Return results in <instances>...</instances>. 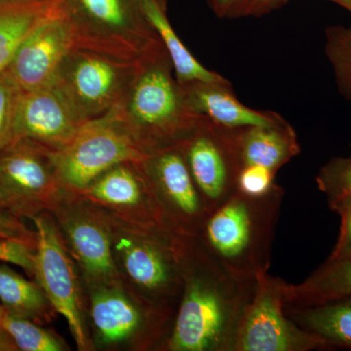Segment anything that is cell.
Wrapping results in <instances>:
<instances>
[{
    "mask_svg": "<svg viewBox=\"0 0 351 351\" xmlns=\"http://www.w3.org/2000/svg\"><path fill=\"white\" fill-rule=\"evenodd\" d=\"M173 241L184 286L168 350L234 351L257 280L230 274L195 235L179 233Z\"/></svg>",
    "mask_w": 351,
    "mask_h": 351,
    "instance_id": "6da1fadb",
    "label": "cell"
},
{
    "mask_svg": "<svg viewBox=\"0 0 351 351\" xmlns=\"http://www.w3.org/2000/svg\"><path fill=\"white\" fill-rule=\"evenodd\" d=\"M108 113L147 154L179 145L198 117L186 104L163 43L138 62L126 91Z\"/></svg>",
    "mask_w": 351,
    "mask_h": 351,
    "instance_id": "7a4b0ae2",
    "label": "cell"
},
{
    "mask_svg": "<svg viewBox=\"0 0 351 351\" xmlns=\"http://www.w3.org/2000/svg\"><path fill=\"white\" fill-rule=\"evenodd\" d=\"M283 197L278 184L258 197L237 191L209 214L195 237L230 274L257 280L269 272Z\"/></svg>",
    "mask_w": 351,
    "mask_h": 351,
    "instance_id": "3957f363",
    "label": "cell"
},
{
    "mask_svg": "<svg viewBox=\"0 0 351 351\" xmlns=\"http://www.w3.org/2000/svg\"><path fill=\"white\" fill-rule=\"evenodd\" d=\"M58 8L75 47L138 62L162 43L143 0H59Z\"/></svg>",
    "mask_w": 351,
    "mask_h": 351,
    "instance_id": "277c9868",
    "label": "cell"
},
{
    "mask_svg": "<svg viewBox=\"0 0 351 351\" xmlns=\"http://www.w3.org/2000/svg\"><path fill=\"white\" fill-rule=\"evenodd\" d=\"M138 62L71 46L58 66L52 85L76 117L87 123L107 114L119 103Z\"/></svg>",
    "mask_w": 351,
    "mask_h": 351,
    "instance_id": "5b68a950",
    "label": "cell"
},
{
    "mask_svg": "<svg viewBox=\"0 0 351 351\" xmlns=\"http://www.w3.org/2000/svg\"><path fill=\"white\" fill-rule=\"evenodd\" d=\"M112 115L83 124L66 147L54 152L62 189L83 191L106 171L123 162L141 163L145 156Z\"/></svg>",
    "mask_w": 351,
    "mask_h": 351,
    "instance_id": "8992f818",
    "label": "cell"
},
{
    "mask_svg": "<svg viewBox=\"0 0 351 351\" xmlns=\"http://www.w3.org/2000/svg\"><path fill=\"white\" fill-rule=\"evenodd\" d=\"M179 147L209 214L239 191L243 165L232 128L198 115Z\"/></svg>",
    "mask_w": 351,
    "mask_h": 351,
    "instance_id": "52a82bcc",
    "label": "cell"
},
{
    "mask_svg": "<svg viewBox=\"0 0 351 351\" xmlns=\"http://www.w3.org/2000/svg\"><path fill=\"white\" fill-rule=\"evenodd\" d=\"M287 282L269 272L258 277L241 325L234 351H311L330 348L327 341L304 331L285 311Z\"/></svg>",
    "mask_w": 351,
    "mask_h": 351,
    "instance_id": "ba28073f",
    "label": "cell"
},
{
    "mask_svg": "<svg viewBox=\"0 0 351 351\" xmlns=\"http://www.w3.org/2000/svg\"><path fill=\"white\" fill-rule=\"evenodd\" d=\"M61 189L52 149L18 137L0 151V193L14 216H36L52 204Z\"/></svg>",
    "mask_w": 351,
    "mask_h": 351,
    "instance_id": "9c48e42d",
    "label": "cell"
},
{
    "mask_svg": "<svg viewBox=\"0 0 351 351\" xmlns=\"http://www.w3.org/2000/svg\"><path fill=\"white\" fill-rule=\"evenodd\" d=\"M141 164L163 217L167 214L179 233L197 234L209 212L179 145L149 152Z\"/></svg>",
    "mask_w": 351,
    "mask_h": 351,
    "instance_id": "30bf717a",
    "label": "cell"
},
{
    "mask_svg": "<svg viewBox=\"0 0 351 351\" xmlns=\"http://www.w3.org/2000/svg\"><path fill=\"white\" fill-rule=\"evenodd\" d=\"M36 233L34 276L51 306L64 316L80 350H86L75 270L54 226L43 217H32Z\"/></svg>",
    "mask_w": 351,
    "mask_h": 351,
    "instance_id": "8fae6325",
    "label": "cell"
},
{
    "mask_svg": "<svg viewBox=\"0 0 351 351\" xmlns=\"http://www.w3.org/2000/svg\"><path fill=\"white\" fill-rule=\"evenodd\" d=\"M83 124L56 88L49 85L23 92L14 138H31L59 152L73 140Z\"/></svg>",
    "mask_w": 351,
    "mask_h": 351,
    "instance_id": "7c38bea8",
    "label": "cell"
},
{
    "mask_svg": "<svg viewBox=\"0 0 351 351\" xmlns=\"http://www.w3.org/2000/svg\"><path fill=\"white\" fill-rule=\"evenodd\" d=\"M71 46L68 29L58 12L23 41L7 69L23 92L49 86Z\"/></svg>",
    "mask_w": 351,
    "mask_h": 351,
    "instance_id": "4fadbf2b",
    "label": "cell"
},
{
    "mask_svg": "<svg viewBox=\"0 0 351 351\" xmlns=\"http://www.w3.org/2000/svg\"><path fill=\"white\" fill-rule=\"evenodd\" d=\"M166 239L156 234L145 239H123L119 245L129 276L161 299L173 297L184 286L173 237L171 243Z\"/></svg>",
    "mask_w": 351,
    "mask_h": 351,
    "instance_id": "5bb4252c",
    "label": "cell"
},
{
    "mask_svg": "<svg viewBox=\"0 0 351 351\" xmlns=\"http://www.w3.org/2000/svg\"><path fill=\"white\" fill-rule=\"evenodd\" d=\"M180 85L191 112L221 126L239 128L270 125L285 119L276 112L256 110L245 106L237 98L228 80L223 82H193Z\"/></svg>",
    "mask_w": 351,
    "mask_h": 351,
    "instance_id": "9a60e30c",
    "label": "cell"
},
{
    "mask_svg": "<svg viewBox=\"0 0 351 351\" xmlns=\"http://www.w3.org/2000/svg\"><path fill=\"white\" fill-rule=\"evenodd\" d=\"M232 130L243 166H263L277 173L301 152L297 133L286 119Z\"/></svg>",
    "mask_w": 351,
    "mask_h": 351,
    "instance_id": "2e32d148",
    "label": "cell"
},
{
    "mask_svg": "<svg viewBox=\"0 0 351 351\" xmlns=\"http://www.w3.org/2000/svg\"><path fill=\"white\" fill-rule=\"evenodd\" d=\"M59 0H0V73L34 29L59 12Z\"/></svg>",
    "mask_w": 351,
    "mask_h": 351,
    "instance_id": "e0dca14e",
    "label": "cell"
},
{
    "mask_svg": "<svg viewBox=\"0 0 351 351\" xmlns=\"http://www.w3.org/2000/svg\"><path fill=\"white\" fill-rule=\"evenodd\" d=\"M64 230L73 253L92 278L107 280L114 274L112 244L107 230L90 217L68 219Z\"/></svg>",
    "mask_w": 351,
    "mask_h": 351,
    "instance_id": "ac0fdd59",
    "label": "cell"
},
{
    "mask_svg": "<svg viewBox=\"0 0 351 351\" xmlns=\"http://www.w3.org/2000/svg\"><path fill=\"white\" fill-rule=\"evenodd\" d=\"M285 311L298 326L324 339L330 348H351V295L316 306L286 304Z\"/></svg>",
    "mask_w": 351,
    "mask_h": 351,
    "instance_id": "d6986e66",
    "label": "cell"
},
{
    "mask_svg": "<svg viewBox=\"0 0 351 351\" xmlns=\"http://www.w3.org/2000/svg\"><path fill=\"white\" fill-rule=\"evenodd\" d=\"M351 295V257L328 261L302 283L287 284L286 304L311 306Z\"/></svg>",
    "mask_w": 351,
    "mask_h": 351,
    "instance_id": "ffe728a7",
    "label": "cell"
},
{
    "mask_svg": "<svg viewBox=\"0 0 351 351\" xmlns=\"http://www.w3.org/2000/svg\"><path fill=\"white\" fill-rule=\"evenodd\" d=\"M141 163L123 162L113 166L82 193L112 206H138L145 196L154 195Z\"/></svg>",
    "mask_w": 351,
    "mask_h": 351,
    "instance_id": "44dd1931",
    "label": "cell"
},
{
    "mask_svg": "<svg viewBox=\"0 0 351 351\" xmlns=\"http://www.w3.org/2000/svg\"><path fill=\"white\" fill-rule=\"evenodd\" d=\"M143 4L147 19L169 55L176 80L180 84L193 82H223L226 80L216 71L205 68L191 54L171 25L166 15L167 8L159 4L157 0H143Z\"/></svg>",
    "mask_w": 351,
    "mask_h": 351,
    "instance_id": "7402d4cb",
    "label": "cell"
},
{
    "mask_svg": "<svg viewBox=\"0 0 351 351\" xmlns=\"http://www.w3.org/2000/svg\"><path fill=\"white\" fill-rule=\"evenodd\" d=\"M91 316L101 341L106 343L124 341L140 329L142 314L121 293L101 289L91 300Z\"/></svg>",
    "mask_w": 351,
    "mask_h": 351,
    "instance_id": "603a6c76",
    "label": "cell"
},
{
    "mask_svg": "<svg viewBox=\"0 0 351 351\" xmlns=\"http://www.w3.org/2000/svg\"><path fill=\"white\" fill-rule=\"evenodd\" d=\"M0 302L7 313L31 320L40 317L49 302L40 286L5 265L0 267Z\"/></svg>",
    "mask_w": 351,
    "mask_h": 351,
    "instance_id": "cb8c5ba5",
    "label": "cell"
},
{
    "mask_svg": "<svg viewBox=\"0 0 351 351\" xmlns=\"http://www.w3.org/2000/svg\"><path fill=\"white\" fill-rule=\"evenodd\" d=\"M324 49L339 91L351 101V27H327Z\"/></svg>",
    "mask_w": 351,
    "mask_h": 351,
    "instance_id": "d4e9b609",
    "label": "cell"
},
{
    "mask_svg": "<svg viewBox=\"0 0 351 351\" xmlns=\"http://www.w3.org/2000/svg\"><path fill=\"white\" fill-rule=\"evenodd\" d=\"M1 326L21 350H63V346L52 334L27 318L21 317L5 311L2 316Z\"/></svg>",
    "mask_w": 351,
    "mask_h": 351,
    "instance_id": "484cf974",
    "label": "cell"
},
{
    "mask_svg": "<svg viewBox=\"0 0 351 351\" xmlns=\"http://www.w3.org/2000/svg\"><path fill=\"white\" fill-rule=\"evenodd\" d=\"M318 189L326 195L330 209L351 193V156L336 157L316 176Z\"/></svg>",
    "mask_w": 351,
    "mask_h": 351,
    "instance_id": "4316f807",
    "label": "cell"
},
{
    "mask_svg": "<svg viewBox=\"0 0 351 351\" xmlns=\"http://www.w3.org/2000/svg\"><path fill=\"white\" fill-rule=\"evenodd\" d=\"M23 91L8 69L0 73V151L14 138Z\"/></svg>",
    "mask_w": 351,
    "mask_h": 351,
    "instance_id": "83f0119b",
    "label": "cell"
},
{
    "mask_svg": "<svg viewBox=\"0 0 351 351\" xmlns=\"http://www.w3.org/2000/svg\"><path fill=\"white\" fill-rule=\"evenodd\" d=\"M276 172L263 166H243L239 178V191L253 197L267 195L276 184Z\"/></svg>",
    "mask_w": 351,
    "mask_h": 351,
    "instance_id": "f1b7e54d",
    "label": "cell"
},
{
    "mask_svg": "<svg viewBox=\"0 0 351 351\" xmlns=\"http://www.w3.org/2000/svg\"><path fill=\"white\" fill-rule=\"evenodd\" d=\"M29 243L19 239H0V261L13 263L34 274V255Z\"/></svg>",
    "mask_w": 351,
    "mask_h": 351,
    "instance_id": "f546056e",
    "label": "cell"
},
{
    "mask_svg": "<svg viewBox=\"0 0 351 351\" xmlns=\"http://www.w3.org/2000/svg\"><path fill=\"white\" fill-rule=\"evenodd\" d=\"M341 216V230L328 261H338L351 257V193L332 208Z\"/></svg>",
    "mask_w": 351,
    "mask_h": 351,
    "instance_id": "4dcf8cb0",
    "label": "cell"
},
{
    "mask_svg": "<svg viewBox=\"0 0 351 351\" xmlns=\"http://www.w3.org/2000/svg\"><path fill=\"white\" fill-rule=\"evenodd\" d=\"M290 0H239L232 19L247 17H262L281 8L288 3Z\"/></svg>",
    "mask_w": 351,
    "mask_h": 351,
    "instance_id": "1f68e13d",
    "label": "cell"
},
{
    "mask_svg": "<svg viewBox=\"0 0 351 351\" xmlns=\"http://www.w3.org/2000/svg\"><path fill=\"white\" fill-rule=\"evenodd\" d=\"M239 0H207L210 8L219 19H232Z\"/></svg>",
    "mask_w": 351,
    "mask_h": 351,
    "instance_id": "d6a6232c",
    "label": "cell"
},
{
    "mask_svg": "<svg viewBox=\"0 0 351 351\" xmlns=\"http://www.w3.org/2000/svg\"><path fill=\"white\" fill-rule=\"evenodd\" d=\"M0 215H4V216L15 217L13 215L12 209H11L10 204L6 198L0 193ZM17 218V217H16Z\"/></svg>",
    "mask_w": 351,
    "mask_h": 351,
    "instance_id": "836d02e7",
    "label": "cell"
},
{
    "mask_svg": "<svg viewBox=\"0 0 351 351\" xmlns=\"http://www.w3.org/2000/svg\"><path fill=\"white\" fill-rule=\"evenodd\" d=\"M327 1L343 7V8H345L346 10H348L351 14V0H327Z\"/></svg>",
    "mask_w": 351,
    "mask_h": 351,
    "instance_id": "e575fe53",
    "label": "cell"
},
{
    "mask_svg": "<svg viewBox=\"0 0 351 351\" xmlns=\"http://www.w3.org/2000/svg\"><path fill=\"white\" fill-rule=\"evenodd\" d=\"M159 2V4H161L165 8H167V0H157Z\"/></svg>",
    "mask_w": 351,
    "mask_h": 351,
    "instance_id": "d590c367",
    "label": "cell"
},
{
    "mask_svg": "<svg viewBox=\"0 0 351 351\" xmlns=\"http://www.w3.org/2000/svg\"><path fill=\"white\" fill-rule=\"evenodd\" d=\"M0 239H5V237H0Z\"/></svg>",
    "mask_w": 351,
    "mask_h": 351,
    "instance_id": "8d00e7d4",
    "label": "cell"
}]
</instances>
